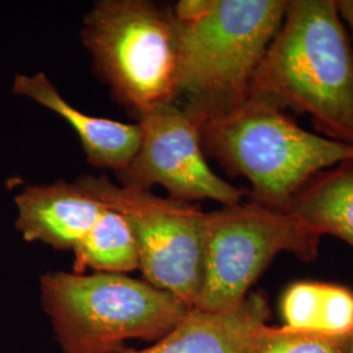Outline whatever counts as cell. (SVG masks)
<instances>
[{"mask_svg": "<svg viewBox=\"0 0 353 353\" xmlns=\"http://www.w3.org/2000/svg\"><path fill=\"white\" fill-rule=\"evenodd\" d=\"M248 99L305 114L319 135L353 147V42L336 0H288Z\"/></svg>", "mask_w": 353, "mask_h": 353, "instance_id": "cell-1", "label": "cell"}, {"mask_svg": "<svg viewBox=\"0 0 353 353\" xmlns=\"http://www.w3.org/2000/svg\"><path fill=\"white\" fill-rule=\"evenodd\" d=\"M288 0H181L178 96L198 125L246 101Z\"/></svg>", "mask_w": 353, "mask_h": 353, "instance_id": "cell-2", "label": "cell"}, {"mask_svg": "<svg viewBox=\"0 0 353 353\" xmlns=\"http://www.w3.org/2000/svg\"><path fill=\"white\" fill-rule=\"evenodd\" d=\"M199 128L204 153L250 182L249 201L284 212L313 176L353 157L352 145L310 132L254 99L204 119Z\"/></svg>", "mask_w": 353, "mask_h": 353, "instance_id": "cell-3", "label": "cell"}, {"mask_svg": "<svg viewBox=\"0 0 353 353\" xmlns=\"http://www.w3.org/2000/svg\"><path fill=\"white\" fill-rule=\"evenodd\" d=\"M41 301L63 353H119L131 339L156 343L190 309L145 280L109 272H48Z\"/></svg>", "mask_w": 353, "mask_h": 353, "instance_id": "cell-4", "label": "cell"}, {"mask_svg": "<svg viewBox=\"0 0 353 353\" xmlns=\"http://www.w3.org/2000/svg\"><path fill=\"white\" fill-rule=\"evenodd\" d=\"M81 38L100 77L138 117L174 102L178 30L173 13L147 0H100L84 17Z\"/></svg>", "mask_w": 353, "mask_h": 353, "instance_id": "cell-5", "label": "cell"}, {"mask_svg": "<svg viewBox=\"0 0 353 353\" xmlns=\"http://www.w3.org/2000/svg\"><path fill=\"white\" fill-rule=\"evenodd\" d=\"M321 240L293 214L252 201L207 212L202 288L192 307L227 310L240 305L279 254L312 262Z\"/></svg>", "mask_w": 353, "mask_h": 353, "instance_id": "cell-6", "label": "cell"}, {"mask_svg": "<svg viewBox=\"0 0 353 353\" xmlns=\"http://www.w3.org/2000/svg\"><path fill=\"white\" fill-rule=\"evenodd\" d=\"M75 182L126 217L138 241L144 280L195 306L202 288L207 212L189 202L160 198L151 190L118 186L106 176H79Z\"/></svg>", "mask_w": 353, "mask_h": 353, "instance_id": "cell-7", "label": "cell"}, {"mask_svg": "<svg viewBox=\"0 0 353 353\" xmlns=\"http://www.w3.org/2000/svg\"><path fill=\"white\" fill-rule=\"evenodd\" d=\"M137 154L117 176L122 186L151 190L163 186L182 202L210 199L221 205L243 201L245 191L217 176L205 160L201 128L174 102L153 108L139 117Z\"/></svg>", "mask_w": 353, "mask_h": 353, "instance_id": "cell-8", "label": "cell"}, {"mask_svg": "<svg viewBox=\"0 0 353 353\" xmlns=\"http://www.w3.org/2000/svg\"><path fill=\"white\" fill-rule=\"evenodd\" d=\"M14 203V225L24 240L72 252L106 208L76 182L65 181L29 185Z\"/></svg>", "mask_w": 353, "mask_h": 353, "instance_id": "cell-9", "label": "cell"}, {"mask_svg": "<svg viewBox=\"0 0 353 353\" xmlns=\"http://www.w3.org/2000/svg\"><path fill=\"white\" fill-rule=\"evenodd\" d=\"M271 316L261 292H250L237 306L227 310L190 307L165 336L143 350L119 353H248L252 335Z\"/></svg>", "mask_w": 353, "mask_h": 353, "instance_id": "cell-10", "label": "cell"}, {"mask_svg": "<svg viewBox=\"0 0 353 353\" xmlns=\"http://www.w3.org/2000/svg\"><path fill=\"white\" fill-rule=\"evenodd\" d=\"M13 93L28 97L62 117L75 130L89 164L99 169H112L118 174L138 152L139 123H122L83 113L64 99L43 72L17 74Z\"/></svg>", "mask_w": 353, "mask_h": 353, "instance_id": "cell-11", "label": "cell"}, {"mask_svg": "<svg viewBox=\"0 0 353 353\" xmlns=\"http://www.w3.org/2000/svg\"><path fill=\"white\" fill-rule=\"evenodd\" d=\"M285 212L322 237L330 234L353 248V157L313 176Z\"/></svg>", "mask_w": 353, "mask_h": 353, "instance_id": "cell-12", "label": "cell"}, {"mask_svg": "<svg viewBox=\"0 0 353 353\" xmlns=\"http://www.w3.org/2000/svg\"><path fill=\"white\" fill-rule=\"evenodd\" d=\"M284 326L343 335L353 331V292L336 284L297 281L280 301Z\"/></svg>", "mask_w": 353, "mask_h": 353, "instance_id": "cell-13", "label": "cell"}, {"mask_svg": "<svg viewBox=\"0 0 353 353\" xmlns=\"http://www.w3.org/2000/svg\"><path fill=\"white\" fill-rule=\"evenodd\" d=\"M74 272L125 274L139 270V248L126 217L106 207L74 249Z\"/></svg>", "mask_w": 353, "mask_h": 353, "instance_id": "cell-14", "label": "cell"}, {"mask_svg": "<svg viewBox=\"0 0 353 353\" xmlns=\"http://www.w3.org/2000/svg\"><path fill=\"white\" fill-rule=\"evenodd\" d=\"M352 332L334 335L265 323L252 335L248 353H348Z\"/></svg>", "mask_w": 353, "mask_h": 353, "instance_id": "cell-15", "label": "cell"}, {"mask_svg": "<svg viewBox=\"0 0 353 353\" xmlns=\"http://www.w3.org/2000/svg\"><path fill=\"white\" fill-rule=\"evenodd\" d=\"M341 19L351 34L353 42V0H336Z\"/></svg>", "mask_w": 353, "mask_h": 353, "instance_id": "cell-16", "label": "cell"}, {"mask_svg": "<svg viewBox=\"0 0 353 353\" xmlns=\"http://www.w3.org/2000/svg\"><path fill=\"white\" fill-rule=\"evenodd\" d=\"M348 353H353V332L352 338H351V344H350V350H348Z\"/></svg>", "mask_w": 353, "mask_h": 353, "instance_id": "cell-17", "label": "cell"}]
</instances>
